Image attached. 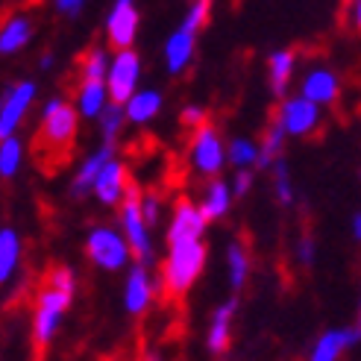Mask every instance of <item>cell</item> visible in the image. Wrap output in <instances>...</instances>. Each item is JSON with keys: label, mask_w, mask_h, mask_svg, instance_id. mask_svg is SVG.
I'll return each instance as SVG.
<instances>
[{"label": "cell", "mask_w": 361, "mask_h": 361, "mask_svg": "<svg viewBox=\"0 0 361 361\" xmlns=\"http://www.w3.org/2000/svg\"><path fill=\"white\" fill-rule=\"evenodd\" d=\"M77 294V274L68 264L53 267L42 291L35 294V309H32V341L35 347H50L56 338L62 320L74 302Z\"/></svg>", "instance_id": "obj_1"}, {"label": "cell", "mask_w": 361, "mask_h": 361, "mask_svg": "<svg viewBox=\"0 0 361 361\" xmlns=\"http://www.w3.org/2000/svg\"><path fill=\"white\" fill-rule=\"evenodd\" d=\"M209 250L203 238H183V241H168V256L161 262V291L168 297H185L197 285L200 274L206 270Z\"/></svg>", "instance_id": "obj_2"}, {"label": "cell", "mask_w": 361, "mask_h": 361, "mask_svg": "<svg viewBox=\"0 0 361 361\" xmlns=\"http://www.w3.org/2000/svg\"><path fill=\"white\" fill-rule=\"evenodd\" d=\"M85 256L94 267L106 270V274H118V270H126L135 256H133V247L126 241V235L121 232V226H94L88 229L85 235Z\"/></svg>", "instance_id": "obj_3"}, {"label": "cell", "mask_w": 361, "mask_h": 361, "mask_svg": "<svg viewBox=\"0 0 361 361\" xmlns=\"http://www.w3.org/2000/svg\"><path fill=\"white\" fill-rule=\"evenodd\" d=\"M141 194L144 191L135 183H130L123 203L118 206V221H121V232H123L126 241H130V247H133L135 262L153 264V256H156V250H153V226L147 224V218H144Z\"/></svg>", "instance_id": "obj_4"}, {"label": "cell", "mask_w": 361, "mask_h": 361, "mask_svg": "<svg viewBox=\"0 0 361 361\" xmlns=\"http://www.w3.org/2000/svg\"><path fill=\"white\" fill-rule=\"evenodd\" d=\"M80 112L74 103H68L65 97H50L42 109V138L47 147H71L77 138L80 126Z\"/></svg>", "instance_id": "obj_5"}, {"label": "cell", "mask_w": 361, "mask_h": 361, "mask_svg": "<svg viewBox=\"0 0 361 361\" xmlns=\"http://www.w3.org/2000/svg\"><path fill=\"white\" fill-rule=\"evenodd\" d=\"M188 161L200 176H221L226 165V144L221 141V133L212 123L197 126L191 141H188Z\"/></svg>", "instance_id": "obj_6"}, {"label": "cell", "mask_w": 361, "mask_h": 361, "mask_svg": "<svg viewBox=\"0 0 361 361\" xmlns=\"http://www.w3.org/2000/svg\"><path fill=\"white\" fill-rule=\"evenodd\" d=\"M156 288H161V282H156L150 276V264L133 262L126 267V279H123V312L130 317H141L147 314V309L156 300Z\"/></svg>", "instance_id": "obj_7"}, {"label": "cell", "mask_w": 361, "mask_h": 361, "mask_svg": "<svg viewBox=\"0 0 361 361\" xmlns=\"http://www.w3.org/2000/svg\"><path fill=\"white\" fill-rule=\"evenodd\" d=\"M276 123L288 133V138H305L317 130L320 123V106L312 103L309 97H282L276 109Z\"/></svg>", "instance_id": "obj_8"}, {"label": "cell", "mask_w": 361, "mask_h": 361, "mask_svg": "<svg viewBox=\"0 0 361 361\" xmlns=\"http://www.w3.org/2000/svg\"><path fill=\"white\" fill-rule=\"evenodd\" d=\"M141 82V56L130 47V50H115L109 74H106V85H109V94L115 103H126Z\"/></svg>", "instance_id": "obj_9"}, {"label": "cell", "mask_w": 361, "mask_h": 361, "mask_svg": "<svg viewBox=\"0 0 361 361\" xmlns=\"http://www.w3.org/2000/svg\"><path fill=\"white\" fill-rule=\"evenodd\" d=\"M35 94H39V85H35L32 80H18V82H12L6 88L4 103H0V138H12L15 135V130L27 118Z\"/></svg>", "instance_id": "obj_10"}, {"label": "cell", "mask_w": 361, "mask_h": 361, "mask_svg": "<svg viewBox=\"0 0 361 361\" xmlns=\"http://www.w3.org/2000/svg\"><path fill=\"white\" fill-rule=\"evenodd\" d=\"M141 27V15L135 0H115L106 15V42L115 50H130Z\"/></svg>", "instance_id": "obj_11"}, {"label": "cell", "mask_w": 361, "mask_h": 361, "mask_svg": "<svg viewBox=\"0 0 361 361\" xmlns=\"http://www.w3.org/2000/svg\"><path fill=\"white\" fill-rule=\"evenodd\" d=\"M355 344H361L355 326L323 329V332L314 338L312 350H309V361H341Z\"/></svg>", "instance_id": "obj_12"}, {"label": "cell", "mask_w": 361, "mask_h": 361, "mask_svg": "<svg viewBox=\"0 0 361 361\" xmlns=\"http://www.w3.org/2000/svg\"><path fill=\"white\" fill-rule=\"evenodd\" d=\"M206 226H209V218L203 214L200 203H191L183 197V200L173 203V214H171V224H168V241L203 238Z\"/></svg>", "instance_id": "obj_13"}, {"label": "cell", "mask_w": 361, "mask_h": 361, "mask_svg": "<svg viewBox=\"0 0 361 361\" xmlns=\"http://www.w3.org/2000/svg\"><path fill=\"white\" fill-rule=\"evenodd\" d=\"M235 312H238V300L229 297L224 300L218 309L212 312V320L206 326V350L212 355H224L232 344V323H235Z\"/></svg>", "instance_id": "obj_14"}, {"label": "cell", "mask_w": 361, "mask_h": 361, "mask_svg": "<svg viewBox=\"0 0 361 361\" xmlns=\"http://www.w3.org/2000/svg\"><path fill=\"white\" fill-rule=\"evenodd\" d=\"M126 188H130V176H126V165L121 159H112L109 165H106L97 176V183H94V200L100 206H121L123 203V197H126Z\"/></svg>", "instance_id": "obj_15"}, {"label": "cell", "mask_w": 361, "mask_h": 361, "mask_svg": "<svg viewBox=\"0 0 361 361\" xmlns=\"http://www.w3.org/2000/svg\"><path fill=\"white\" fill-rule=\"evenodd\" d=\"M300 94L309 97L317 106H329L341 94V80H338L335 71L323 68V65H312L309 71H305L302 82H300Z\"/></svg>", "instance_id": "obj_16"}, {"label": "cell", "mask_w": 361, "mask_h": 361, "mask_svg": "<svg viewBox=\"0 0 361 361\" xmlns=\"http://www.w3.org/2000/svg\"><path fill=\"white\" fill-rule=\"evenodd\" d=\"M112 159H115V144H100L94 153H88V156L80 161L74 179H71V197H85V194H92L100 171L109 165Z\"/></svg>", "instance_id": "obj_17"}, {"label": "cell", "mask_w": 361, "mask_h": 361, "mask_svg": "<svg viewBox=\"0 0 361 361\" xmlns=\"http://www.w3.org/2000/svg\"><path fill=\"white\" fill-rule=\"evenodd\" d=\"M294 71H297V53L291 47H279L267 56V85H270V92H274V97L288 94Z\"/></svg>", "instance_id": "obj_18"}, {"label": "cell", "mask_w": 361, "mask_h": 361, "mask_svg": "<svg viewBox=\"0 0 361 361\" xmlns=\"http://www.w3.org/2000/svg\"><path fill=\"white\" fill-rule=\"evenodd\" d=\"M109 103H112V94H109V85H106V80H82L77 85L74 106H77V112L82 118H88V121L100 118Z\"/></svg>", "instance_id": "obj_19"}, {"label": "cell", "mask_w": 361, "mask_h": 361, "mask_svg": "<svg viewBox=\"0 0 361 361\" xmlns=\"http://www.w3.org/2000/svg\"><path fill=\"white\" fill-rule=\"evenodd\" d=\"M194 44H197V35L188 32V30H173L168 35L165 42V68L168 74H183V71H188V65L194 62Z\"/></svg>", "instance_id": "obj_20"}, {"label": "cell", "mask_w": 361, "mask_h": 361, "mask_svg": "<svg viewBox=\"0 0 361 361\" xmlns=\"http://www.w3.org/2000/svg\"><path fill=\"white\" fill-rule=\"evenodd\" d=\"M232 203H235V194H232V183H226V179H221V176H214L212 183L206 185L203 197H200V209H203V214L209 218V224L226 218L229 209H232Z\"/></svg>", "instance_id": "obj_21"}, {"label": "cell", "mask_w": 361, "mask_h": 361, "mask_svg": "<svg viewBox=\"0 0 361 361\" xmlns=\"http://www.w3.org/2000/svg\"><path fill=\"white\" fill-rule=\"evenodd\" d=\"M32 39V21L27 15H9L4 27H0V53L12 56V53L24 50Z\"/></svg>", "instance_id": "obj_22"}, {"label": "cell", "mask_w": 361, "mask_h": 361, "mask_svg": "<svg viewBox=\"0 0 361 361\" xmlns=\"http://www.w3.org/2000/svg\"><path fill=\"white\" fill-rule=\"evenodd\" d=\"M21 235L18 229L4 226L0 229V285H9L21 267Z\"/></svg>", "instance_id": "obj_23"}, {"label": "cell", "mask_w": 361, "mask_h": 361, "mask_svg": "<svg viewBox=\"0 0 361 361\" xmlns=\"http://www.w3.org/2000/svg\"><path fill=\"white\" fill-rule=\"evenodd\" d=\"M123 106H126V118H130V123L144 126L161 112V92L159 88H138Z\"/></svg>", "instance_id": "obj_24"}, {"label": "cell", "mask_w": 361, "mask_h": 361, "mask_svg": "<svg viewBox=\"0 0 361 361\" xmlns=\"http://www.w3.org/2000/svg\"><path fill=\"white\" fill-rule=\"evenodd\" d=\"M285 141H288V133L274 121V123L267 126L262 144H259V165H256V171L270 173V168H274L276 161L285 156Z\"/></svg>", "instance_id": "obj_25"}, {"label": "cell", "mask_w": 361, "mask_h": 361, "mask_svg": "<svg viewBox=\"0 0 361 361\" xmlns=\"http://www.w3.org/2000/svg\"><path fill=\"white\" fill-rule=\"evenodd\" d=\"M226 279L232 291H241L250 279V252L241 241H229L226 244Z\"/></svg>", "instance_id": "obj_26"}, {"label": "cell", "mask_w": 361, "mask_h": 361, "mask_svg": "<svg viewBox=\"0 0 361 361\" xmlns=\"http://www.w3.org/2000/svg\"><path fill=\"white\" fill-rule=\"evenodd\" d=\"M97 123H100V141H103V144H118L121 130H123L126 123H130V118H126V106L112 100V103L103 109V115L97 118Z\"/></svg>", "instance_id": "obj_27"}, {"label": "cell", "mask_w": 361, "mask_h": 361, "mask_svg": "<svg viewBox=\"0 0 361 361\" xmlns=\"http://www.w3.org/2000/svg\"><path fill=\"white\" fill-rule=\"evenodd\" d=\"M226 161L235 171H241V168H256L259 165V144L252 141V138H244V135H238V138H232L229 144H226Z\"/></svg>", "instance_id": "obj_28"}, {"label": "cell", "mask_w": 361, "mask_h": 361, "mask_svg": "<svg viewBox=\"0 0 361 361\" xmlns=\"http://www.w3.org/2000/svg\"><path fill=\"white\" fill-rule=\"evenodd\" d=\"M109 65H112L109 50L88 47L82 53V59H80V74H82V80H106V74H109Z\"/></svg>", "instance_id": "obj_29"}, {"label": "cell", "mask_w": 361, "mask_h": 361, "mask_svg": "<svg viewBox=\"0 0 361 361\" xmlns=\"http://www.w3.org/2000/svg\"><path fill=\"white\" fill-rule=\"evenodd\" d=\"M270 179H274V194H276V203L279 206H294L297 200V191L291 183V168H288V159L282 156L274 168H270Z\"/></svg>", "instance_id": "obj_30"}, {"label": "cell", "mask_w": 361, "mask_h": 361, "mask_svg": "<svg viewBox=\"0 0 361 361\" xmlns=\"http://www.w3.org/2000/svg\"><path fill=\"white\" fill-rule=\"evenodd\" d=\"M24 161V144L18 135L12 138H0V176L4 179H12L18 173V168H21Z\"/></svg>", "instance_id": "obj_31"}, {"label": "cell", "mask_w": 361, "mask_h": 361, "mask_svg": "<svg viewBox=\"0 0 361 361\" xmlns=\"http://www.w3.org/2000/svg\"><path fill=\"white\" fill-rule=\"evenodd\" d=\"M209 15H212V0H194V4L188 6V12L183 15V30L200 35V30L209 24Z\"/></svg>", "instance_id": "obj_32"}, {"label": "cell", "mask_w": 361, "mask_h": 361, "mask_svg": "<svg viewBox=\"0 0 361 361\" xmlns=\"http://www.w3.org/2000/svg\"><path fill=\"white\" fill-rule=\"evenodd\" d=\"M294 259L300 267H312L314 259H317V241L312 235H302L297 244H294Z\"/></svg>", "instance_id": "obj_33"}, {"label": "cell", "mask_w": 361, "mask_h": 361, "mask_svg": "<svg viewBox=\"0 0 361 361\" xmlns=\"http://www.w3.org/2000/svg\"><path fill=\"white\" fill-rule=\"evenodd\" d=\"M141 209H144V218H147L150 226H156L161 221V197L156 191H144L141 194Z\"/></svg>", "instance_id": "obj_34"}, {"label": "cell", "mask_w": 361, "mask_h": 361, "mask_svg": "<svg viewBox=\"0 0 361 361\" xmlns=\"http://www.w3.org/2000/svg\"><path fill=\"white\" fill-rule=\"evenodd\" d=\"M179 123L188 126V130H197V126L206 123V109L203 106H197V103L183 106V109H179Z\"/></svg>", "instance_id": "obj_35"}, {"label": "cell", "mask_w": 361, "mask_h": 361, "mask_svg": "<svg viewBox=\"0 0 361 361\" xmlns=\"http://www.w3.org/2000/svg\"><path fill=\"white\" fill-rule=\"evenodd\" d=\"M250 191H252V168L235 171V176H232V194H235V200H244Z\"/></svg>", "instance_id": "obj_36"}, {"label": "cell", "mask_w": 361, "mask_h": 361, "mask_svg": "<svg viewBox=\"0 0 361 361\" xmlns=\"http://www.w3.org/2000/svg\"><path fill=\"white\" fill-rule=\"evenodd\" d=\"M53 6H56L59 15H68V18H77L85 6V0H53Z\"/></svg>", "instance_id": "obj_37"}, {"label": "cell", "mask_w": 361, "mask_h": 361, "mask_svg": "<svg viewBox=\"0 0 361 361\" xmlns=\"http://www.w3.org/2000/svg\"><path fill=\"white\" fill-rule=\"evenodd\" d=\"M53 65H56V53H53V50H44L42 56H39V71H50Z\"/></svg>", "instance_id": "obj_38"}, {"label": "cell", "mask_w": 361, "mask_h": 361, "mask_svg": "<svg viewBox=\"0 0 361 361\" xmlns=\"http://www.w3.org/2000/svg\"><path fill=\"white\" fill-rule=\"evenodd\" d=\"M350 232H353V241L361 244V212L353 214V221H350Z\"/></svg>", "instance_id": "obj_39"}, {"label": "cell", "mask_w": 361, "mask_h": 361, "mask_svg": "<svg viewBox=\"0 0 361 361\" xmlns=\"http://www.w3.org/2000/svg\"><path fill=\"white\" fill-rule=\"evenodd\" d=\"M353 24H355V30H361V0L353 4Z\"/></svg>", "instance_id": "obj_40"}, {"label": "cell", "mask_w": 361, "mask_h": 361, "mask_svg": "<svg viewBox=\"0 0 361 361\" xmlns=\"http://www.w3.org/2000/svg\"><path fill=\"white\" fill-rule=\"evenodd\" d=\"M353 326H355V332H358V338H361V291H358V314H355Z\"/></svg>", "instance_id": "obj_41"}, {"label": "cell", "mask_w": 361, "mask_h": 361, "mask_svg": "<svg viewBox=\"0 0 361 361\" xmlns=\"http://www.w3.org/2000/svg\"><path fill=\"white\" fill-rule=\"evenodd\" d=\"M144 361H161L159 355H147V358H144Z\"/></svg>", "instance_id": "obj_42"}]
</instances>
